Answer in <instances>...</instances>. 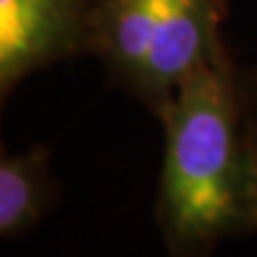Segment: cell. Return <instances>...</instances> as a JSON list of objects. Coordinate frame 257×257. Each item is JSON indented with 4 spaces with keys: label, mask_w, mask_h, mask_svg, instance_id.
I'll list each match as a JSON object with an SVG mask.
<instances>
[{
    "label": "cell",
    "mask_w": 257,
    "mask_h": 257,
    "mask_svg": "<svg viewBox=\"0 0 257 257\" xmlns=\"http://www.w3.org/2000/svg\"><path fill=\"white\" fill-rule=\"evenodd\" d=\"M165 134L155 224L169 257H212L257 233V174L240 69L229 50L186 79L157 117Z\"/></svg>",
    "instance_id": "obj_1"
},
{
    "label": "cell",
    "mask_w": 257,
    "mask_h": 257,
    "mask_svg": "<svg viewBox=\"0 0 257 257\" xmlns=\"http://www.w3.org/2000/svg\"><path fill=\"white\" fill-rule=\"evenodd\" d=\"M224 0H93L88 53L110 81L160 117L179 86L221 55Z\"/></svg>",
    "instance_id": "obj_2"
},
{
    "label": "cell",
    "mask_w": 257,
    "mask_h": 257,
    "mask_svg": "<svg viewBox=\"0 0 257 257\" xmlns=\"http://www.w3.org/2000/svg\"><path fill=\"white\" fill-rule=\"evenodd\" d=\"M93 0H0V128L8 98L31 74L88 53Z\"/></svg>",
    "instance_id": "obj_3"
},
{
    "label": "cell",
    "mask_w": 257,
    "mask_h": 257,
    "mask_svg": "<svg viewBox=\"0 0 257 257\" xmlns=\"http://www.w3.org/2000/svg\"><path fill=\"white\" fill-rule=\"evenodd\" d=\"M60 200L50 150L41 143L10 153L0 128V238L36 229Z\"/></svg>",
    "instance_id": "obj_4"
},
{
    "label": "cell",
    "mask_w": 257,
    "mask_h": 257,
    "mask_svg": "<svg viewBox=\"0 0 257 257\" xmlns=\"http://www.w3.org/2000/svg\"><path fill=\"white\" fill-rule=\"evenodd\" d=\"M240 91H243V107H245V124H248L250 148H252V160H255L257 174V67L240 72Z\"/></svg>",
    "instance_id": "obj_5"
}]
</instances>
